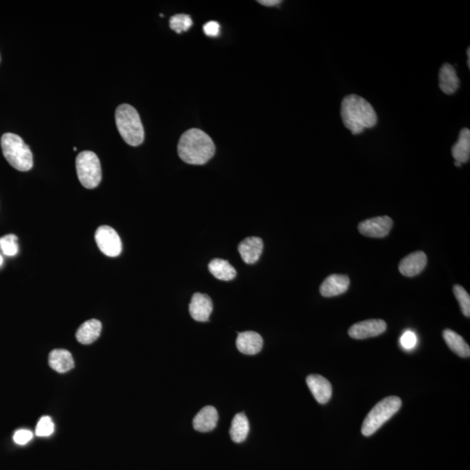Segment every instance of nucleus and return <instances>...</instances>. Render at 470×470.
<instances>
[{"label": "nucleus", "mask_w": 470, "mask_h": 470, "mask_svg": "<svg viewBox=\"0 0 470 470\" xmlns=\"http://www.w3.org/2000/svg\"><path fill=\"white\" fill-rule=\"evenodd\" d=\"M341 116L344 125L355 135L378 124V115L372 105L356 95H350L343 99Z\"/></svg>", "instance_id": "obj_1"}, {"label": "nucleus", "mask_w": 470, "mask_h": 470, "mask_svg": "<svg viewBox=\"0 0 470 470\" xmlns=\"http://www.w3.org/2000/svg\"><path fill=\"white\" fill-rule=\"evenodd\" d=\"M215 153L214 141L209 135L198 128H192L180 137L178 154L183 162L190 165H204Z\"/></svg>", "instance_id": "obj_2"}, {"label": "nucleus", "mask_w": 470, "mask_h": 470, "mask_svg": "<svg viewBox=\"0 0 470 470\" xmlns=\"http://www.w3.org/2000/svg\"><path fill=\"white\" fill-rule=\"evenodd\" d=\"M116 125L125 143L132 147L143 143L145 131L136 109L128 104L118 106L115 112Z\"/></svg>", "instance_id": "obj_3"}, {"label": "nucleus", "mask_w": 470, "mask_h": 470, "mask_svg": "<svg viewBox=\"0 0 470 470\" xmlns=\"http://www.w3.org/2000/svg\"><path fill=\"white\" fill-rule=\"evenodd\" d=\"M1 148L5 160L15 169L27 172L33 169V153L18 135L11 133L3 134Z\"/></svg>", "instance_id": "obj_4"}, {"label": "nucleus", "mask_w": 470, "mask_h": 470, "mask_svg": "<svg viewBox=\"0 0 470 470\" xmlns=\"http://www.w3.org/2000/svg\"><path fill=\"white\" fill-rule=\"evenodd\" d=\"M401 407V400L397 397L383 399L375 406L367 415L362 427L363 436H370L375 434L383 424L387 423L393 415L397 413Z\"/></svg>", "instance_id": "obj_5"}, {"label": "nucleus", "mask_w": 470, "mask_h": 470, "mask_svg": "<svg viewBox=\"0 0 470 470\" xmlns=\"http://www.w3.org/2000/svg\"><path fill=\"white\" fill-rule=\"evenodd\" d=\"M76 170L78 178L86 188H97L101 182V165L97 154L91 151H84L76 158Z\"/></svg>", "instance_id": "obj_6"}, {"label": "nucleus", "mask_w": 470, "mask_h": 470, "mask_svg": "<svg viewBox=\"0 0 470 470\" xmlns=\"http://www.w3.org/2000/svg\"><path fill=\"white\" fill-rule=\"evenodd\" d=\"M95 240L99 250L106 256L117 257L122 252L121 238L111 227H99L95 233Z\"/></svg>", "instance_id": "obj_7"}, {"label": "nucleus", "mask_w": 470, "mask_h": 470, "mask_svg": "<svg viewBox=\"0 0 470 470\" xmlns=\"http://www.w3.org/2000/svg\"><path fill=\"white\" fill-rule=\"evenodd\" d=\"M387 323L379 319H371L354 324L349 328V334L353 339L364 340L368 338L375 337L385 332Z\"/></svg>", "instance_id": "obj_8"}, {"label": "nucleus", "mask_w": 470, "mask_h": 470, "mask_svg": "<svg viewBox=\"0 0 470 470\" xmlns=\"http://www.w3.org/2000/svg\"><path fill=\"white\" fill-rule=\"evenodd\" d=\"M393 227V221L388 217H380L360 222L358 230L367 237L383 238L387 236Z\"/></svg>", "instance_id": "obj_9"}, {"label": "nucleus", "mask_w": 470, "mask_h": 470, "mask_svg": "<svg viewBox=\"0 0 470 470\" xmlns=\"http://www.w3.org/2000/svg\"><path fill=\"white\" fill-rule=\"evenodd\" d=\"M190 314L196 321L206 323L212 312V301L208 295L196 293L189 305Z\"/></svg>", "instance_id": "obj_10"}, {"label": "nucleus", "mask_w": 470, "mask_h": 470, "mask_svg": "<svg viewBox=\"0 0 470 470\" xmlns=\"http://www.w3.org/2000/svg\"><path fill=\"white\" fill-rule=\"evenodd\" d=\"M307 384L315 400L319 404H325L332 397V385L328 380L320 375H310L307 378Z\"/></svg>", "instance_id": "obj_11"}, {"label": "nucleus", "mask_w": 470, "mask_h": 470, "mask_svg": "<svg viewBox=\"0 0 470 470\" xmlns=\"http://www.w3.org/2000/svg\"><path fill=\"white\" fill-rule=\"evenodd\" d=\"M427 262L426 253H423V251H418V252L412 253L404 257L399 265V270H400L402 275L414 277L423 271Z\"/></svg>", "instance_id": "obj_12"}, {"label": "nucleus", "mask_w": 470, "mask_h": 470, "mask_svg": "<svg viewBox=\"0 0 470 470\" xmlns=\"http://www.w3.org/2000/svg\"><path fill=\"white\" fill-rule=\"evenodd\" d=\"M350 280L343 275H331L327 276L320 288L321 295L324 297H334L344 294L349 289Z\"/></svg>", "instance_id": "obj_13"}, {"label": "nucleus", "mask_w": 470, "mask_h": 470, "mask_svg": "<svg viewBox=\"0 0 470 470\" xmlns=\"http://www.w3.org/2000/svg\"><path fill=\"white\" fill-rule=\"evenodd\" d=\"M236 346L238 350L244 355H256L262 349L263 339L258 333L246 331L238 334Z\"/></svg>", "instance_id": "obj_14"}, {"label": "nucleus", "mask_w": 470, "mask_h": 470, "mask_svg": "<svg viewBox=\"0 0 470 470\" xmlns=\"http://www.w3.org/2000/svg\"><path fill=\"white\" fill-rule=\"evenodd\" d=\"M219 415L217 408L207 406L201 408L193 421V426L199 432H210L217 426Z\"/></svg>", "instance_id": "obj_15"}, {"label": "nucleus", "mask_w": 470, "mask_h": 470, "mask_svg": "<svg viewBox=\"0 0 470 470\" xmlns=\"http://www.w3.org/2000/svg\"><path fill=\"white\" fill-rule=\"evenodd\" d=\"M241 259L247 264L258 262L263 251V241L258 237H249L241 241L238 247Z\"/></svg>", "instance_id": "obj_16"}, {"label": "nucleus", "mask_w": 470, "mask_h": 470, "mask_svg": "<svg viewBox=\"0 0 470 470\" xmlns=\"http://www.w3.org/2000/svg\"><path fill=\"white\" fill-rule=\"evenodd\" d=\"M460 86V79L456 69L450 64H444L439 72V86L445 95H454Z\"/></svg>", "instance_id": "obj_17"}, {"label": "nucleus", "mask_w": 470, "mask_h": 470, "mask_svg": "<svg viewBox=\"0 0 470 470\" xmlns=\"http://www.w3.org/2000/svg\"><path fill=\"white\" fill-rule=\"evenodd\" d=\"M102 324L101 321L92 319L84 323L76 332V338L79 343L88 345L95 343L101 336Z\"/></svg>", "instance_id": "obj_18"}, {"label": "nucleus", "mask_w": 470, "mask_h": 470, "mask_svg": "<svg viewBox=\"0 0 470 470\" xmlns=\"http://www.w3.org/2000/svg\"><path fill=\"white\" fill-rule=\"evenodd\" d=\"M49 365L51 369L59 373H66L73 369L74 360L69 351L54 349L49 355Z\"/></svg>", "instance_id": "obj_19"}, {"label": "nucleus", "mask_w": 470, "mask_h": 470, "mask_svg": "<svg viewBox=\"0 0 470 470\" xmlns=\"http://www.w3.org/2000/svg\"><path fill=\"white\" fill-rule=\"evenodd\" d=\"M452 156L457 162L462 164L469 162L470 158V131L468 128H463L460 132L458 140L452 147Z\"/></svg>", "instance_id": "obj_20"}, {"label": "nucleus", "mask_w": 470, "mask_h": 470, "mask_svg": "<svg viewBox=\"0 0 470 470\" xmlns=\"http://www.w3.org/2000/svg\"><path fill=\"white\" fill-rule=\"evenodd\" d=\"M250 430L249 421L244 413L234 415L230 428V436L234 443H240L246 440Z\"/></svg>", "instance_id": "obj_21"}, {"label": "nucleus", "mask_w": 470, "mask_h": 470, "mask_svg": "<svg viewBox=\"0 0 470 470\" xmlns=\"http://www.w3.org/2000/svg\"><path fill=\"white\" fill-rule=\"evenodd\" d=\"M444 341L449 349L456 353L457 356L469 358L470 356V349L468 343L458 334L450 330L443 331Z\"/></svg>", "instance_id": "obj_22"}, {"label": "nucleus", "mask_w": 470, "mask_h": 470, "mask_svg": "<svg viewBox=\"0 0 470 470\" xmlns=\"http://www.w3.org/2000/svg\"><path fill=\"white\" fill-rule=\"evenodd\" d=\"M209 271L221 281L230 282L236 276V270L227 260L222 259L212 260L208 265Z\"/></svg>", "instance_id": "obj_23"}, {"label": "nucleus", "mask_w": 470, "mask_h": 470, "mask_svg": "<svg viewBox=\"0 0 470 470\" xmlns=\"http://www.w3.org/2000/svg\"><path fill=\"white\" fill-rule=\"evenodd\" d=\"M170 28L177 34L188 31L192 27L193 21L191 17L186 14H177L170 18Z\"/></svg>", "instance_id": "obj_24"}, {"label": "nucleus", "mask_w": 470, "mask_h": 470, "mask_svg": "<svg viewBox=\"0 0 470 470\" xmlns=\"http://www.w3.org/2000/svg\"><path fill=\"white\" fill-rule=\"evenodd\" d=\"M18 237L15 234H8L0 238V249L6 256H14L18 253Z\"/></svg>", "instance_id": "obj_25"}, {"label": "nucleus", "mask_w": 470, "mask_h": 470, "mask_svg": "<svg viewBox=\"0 0 470 470\" xmlns=\"http://www.w3.org/2000/svg\"><path fill=\"white\" fill-rule=\"evenodd\" d=\"M454 294H455L460 307H461L462 314L466 317H470V296L462 286H454Z\"/></svg>", "instance_id": "obj_26"}, {"label": "nucleus", "mask_w": 470, "mask_h": 470, "mask_svg": "<svg viewBox=\"0 0 470 470\" xmlns=\"http://www.w3.org/2000/svg\"><path fill=\"white\" fill-rule=\"evenodd\" d=\"M54 431V424L49 417H41L36 427L38 436L46 437L51 436Z\"/></svg>", "instance_id": "obj_27"}, {"label": "nucleus", "mask_w": 470, "mask_h": 470, "mask_svg": "<svg viewBox=\"0 0 470 470\" xmlns=\"http://www.w3.org/2000/svg\"><path fill=\"white\" fill-rule=\"evenodd\" d=\"M401 344L405 349H414L417 344V337L415 333L411 332V331H407V332L402 334Z\"/></svg>", "instance_id": "obj_28"}, {"label": "nucleus", "mask_w": 470, "mask_h": 470, "mask_svg": "<svg viewBox=\"0 0 470 470\" xmlns=\"http://www.w3.org/2000/svg\"><path fill=\"white\" fill-rule=\"evenodd\" d=\"M32 439H33V433L27 430H18L14 436V442L18 444V445H25V444L30 442Z\"/></svg>", "instance_id": "obj_29"}, {"label": "nucleus", "mask_w": 470, "mask_h": 470, "mask_svg": "<svg viewBox=\"0 0 470 470\" xmlns=\"http://www.w3.org/2000/svg\"><path fill=\"white\" fill-rule=\"evenodd\" d=\"M204 34L208 37L215 38L219 36L221 31V25L217 21H210L203 27Z\"/></svg>", "instance_id": "obj_30"}, {"label": "nucleus", "mask_w": 470, "mask_h": 470, "mask_svg": "<svg viewBox=\"0 0 470 470\" xmlns=\"http://www.w3.org/2000/svg\"><path fill=\"white\" fill-rule=\"evenodd\" d=\"M259 4L265 6H275L281 4L280 0H259Z\"/></svg>", "instance_id": "obj_31"}, {"label": "nucleus", "mask_w": 470, "mask_h": 470, "mask_svg": "<svg viewBox=\"0 0 470 470\" xmlns=\"http://www.w3.org/2000/svg\"><path fill=\"white\" fill-rule=\"evenodd\" d=\"M467 55H468V60H470V47L467 50Z\"/></svg>", "instance_id": "obj_32"}, {"label": "nucleus", "mask_w": 470, "mask_h": 470, "mask_svg": "<svg viewBox=\"0 0 470 470\" xmlns=\"http://www.w3.org/2000/svg\"><path fill=\"white\" fill-rule=\"evenodd\" d=\"M3 262H4V260H3V257L1 256H0V266L2 265Z\"/></svg>", "instance_id": "obj_33"}, {"label": "nucleus", "mask_w": 470, "mask_h": 470, "mask_svg": "<svg viewBox=\"0 0 470 470\" xmlns=\"http://www.w3.org/2000/svg\"><path fill=\"white\" fill-rule=\"evenodd\" d=\"M455 165H456V166H462V164H461V163H459V162H455Z\"/></svg>", "instance_id": "obj_34"}]
</instances>
